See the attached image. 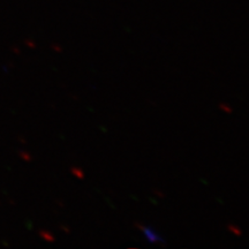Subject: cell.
I'll list each match as a JSON object with an SVG mask.
<instances>
[{"label":"cell","mask_w":249,"mask_h":249,"mask_svg":"<svg viewBox=\"0 0 249 249\" xmlns=\"http://www.w3.org/2000/svg\"><path fill=\"white\" fill-rule=\"evenodd\" d=\"M71 172H73L74 174H76V177H79V178H83V174H82V172H80L79 170L73 169V170H71Z\"/></svg>","instance_id":"obj_3"},{"label":"cell","mask_w":249,"mask_h":249,"mask_svg":"<svg viewBox=\"0 0 249 249\" xmlns=\"http://www.w3.org/2000/svg\"><path fill=\"white\" fill-rule=\"evenodd\" d=\"M40 234H42L43 236H44V238L46 239V240H49V241H53V238H52V236L50 235L49 233H44V232H42V233H40Z\"/></svg>","instance_id":"obj_2"},{"label":"cell","mask_w":249,"mask_h":249,"mask_svg":"<svg viewBox=\"0 0 249 249\" xmlns=\"http://www.w3.org/2000/svg\"><path fill=\"white\" fill-rule=\"evenodd\" d=\"M142 229V232L144 233V235L147 236V239L150 242H154V244H156V242H160L161 241V238L160 235L156 233L154 230H151L150 227H141Z\"/></svg>","instance_id":"obj_1"}]
</instances>
